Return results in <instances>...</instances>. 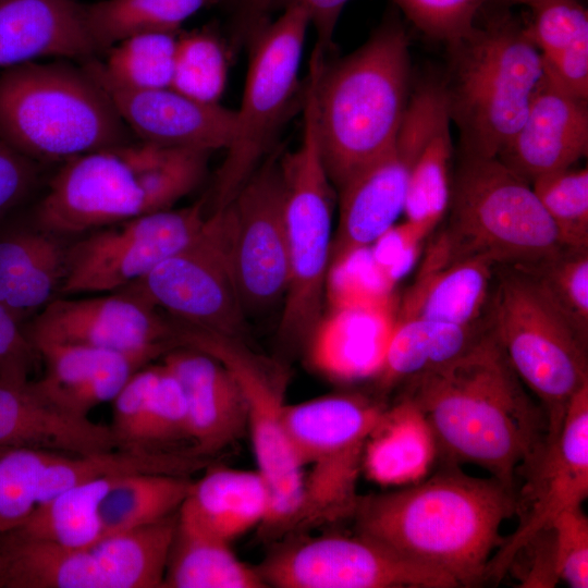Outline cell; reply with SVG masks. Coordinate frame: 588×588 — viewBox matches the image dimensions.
I'll return each mask as SVG.
<instances>
[{
  "label": "cell",
  "mask_w": 588,
  "mask_h": 588,
  "mask_svg": "<svg viewBox=\"0 0 588 588\" xmlns=\"http://www.w3.org/2000/svg\"><path fill=\"white\" fill-rule=\"evenodd\" d=\"M126 128L83 66L32 61L0 75V137L30 160L66 161L122 145Z\"/></svg>",
  "instance_id": "8992f818"
},
{
  "label": "cell",
  "mask_w": 588,
  "mask_h": 588,
  "mask_svg": "<svg viewBox=\"0 0 588 588\" xmlns=\"http://www.w3.org/2000/svg\"><path fill=\"white\" fill-rule=\"evenodd\" d=\"M224 209L230 260L246 316L284 299L290 281L279 154L265 158Z\"/></svg>",
  "instance_id": "9a60e30c"
},
{
  "label": "cell",
  "mask_w": 588,
  "mask_h": 588,
  "mask_svg": "<svg viewBox=\"0 0 588 588\" xmlns=\"http://www.w3.org/2000/svg\"><path fill=\"white\" fill-rule=\"evenodd\" d=\"M162 364L176 377L185 394L192 455L216 453L244 434L246 397L219 359L191 346H177L163 355Z\"/></svg>",
  "instance_id": "7402d4cb"
},
{
  "label": "cell",
  "mask_w": 588,
  "mask_h": 588,
  "mask_svg": "<svg viewBox=\"0 0 588 588\" xmlns=\"http://www.w3.org/2000/svg\"><path fill=\"white\" fill-rule=\"evenodd\" d=\"M517 490L519 523L490 559L485 581L498 583L516 552L588 497V383L572 397L560 431L525 473Z\"/></svg>",
  "instance_id": "d6986e66"
},
{
  "label": "cell",
  "mask_w": 588,
  "mask_h": 588,
  "mask_svg": "<svg viewBox=\"0 0 588 588\" xmlns=\"http://www.w3.org/2000/svg\"><path fill=\"white\" fill-rule=\"evenodd\" d=\"M499 267L489 326L523 384L540 401L549 444L560 431L572 397L588 383V338L531 272Z\"/></svg>",
  "instance_id": "ba28073f"
},
{
  "label": "cell",
  "mask_w": 588,
  "mask_h": 588,
  "mask_svg": "<svg viewBox=\"0 0 588 588\" xmlns=\"http://www.w3.org/2000/svg\"><path fill=\"white\" fill-rule=\"evenodd\" d=\"M218 0H100L84 4L98 51L136 34L176 33L199 10Z\"/></svg>",
  "instance_id": "74e56055"
},
{
  "label": "cell",
  "mask_w": 588,
  "mask_h": 588,
  "mask_svg": "<svg viewBox=\"0 0 588 588\" xmlns=\"http://www.w3.org/2000/svg\"><path fill=\"white\" fill-rule=\"evenodd\" d=\"M269 506V490L258 470L220 467L192 481L177 520L231 543L260 527Z\"/></svg>",
  "instance_id": "4316f807"
},
{
  "label": "cell",
  "mask_w": 588,
  "mask_h": 588,
  "mask_svg": "<svg viewBox=\"0 0 588 588\" xmlns=\"http://www.w3.org/2000/svg\"><path fill=\"white\" fill-rule=\"evenodd\" d=\"M393 285L372 260L370 247L353 250L332 261L324 294L331 308L392 302Z\"/></svg>",
  "instance_id": "f6af8a7d"
},
{
  "label": "cell",
  "mask_w": 588,
  "mask_h": 588,
  "mask_svg": "<svg viewBox=\"0 0 588 588\" xmlns=\"http://www.w3.org/2000/svg\"><path fill=\"white\" fill-rule=\"evenodd\" d=\"M199 462L198 456L180 453H132L120 450L86 455L53 453L41 479L39 504L98 477L136 473L182 475L196 468Z\"/></svg>",
  "instance_id": "8d00e7d4"
},
{
  "label": "cell",
  "mask_w": 588,
  "mask_h": 588,
  "mask_svg": "<svg viewBox=\"0 0 588 588\" xmlns=\"http://www.w3.org/2000/svg\"><path fill=\"white\" fill-rule=\"evenodd\" d=\"M387 406L359 394H330L284 407V426L305 470L293 529L354 515L365 444Z\"/></svg>",
  "instance_id": "30bf717a"
},
{
  "label": "cell",
  "mask_w": 588,
  "mask_h": 588,
  "mask_svg": "<svg viewBox=\"0 0 588 588\" xmlns=\"http://www.w3.org/2000/svg\"><path fill=\"white\" fill-rule=\"evenodd\" d=\"M450 114L443 115L425 140L409 173L406 220L431 229L448 211L451 195L453 145Z\"/></svg>",
  "instance_id": "f35d334b"
},
{
  "label": "cell",
  "mask_w": 588,
  "mask_h": 588,
  "mask_svg": "<svg viewBox=\"0 0 588 588\" xmlns=\"http://www.w3.org/2000/svg\"><path fill=\"white\" fill-rule=\"evenodd\" d=\"M83 68L103 89L125 125L143 142L211 152L230 146L235 110L193 99L172 87L134 89L111 79L100 61Z\"/></svg>",
  "instance_id": "ffe728a7"
},
{
  "label": "cell",
  "mask_w": 588,
  "mask_h": 588,
  "mask_svg": "<svg viewBox=\"0 0 588 588\" xmlns=\"http://www.w3.org/2000/svg\"><path fill=\"white\" fill-rule=\"evenodd\" d=\"M66 249L38 228L0 240V306L15 318L41 310L60 292Z\"/></svg>",
  "instance_id": "f1b7e54d"
},
{
  "label": "cell",
  "mask_w": 588,
  "mask_h": 588,
  "mask_svg": "<svg viewBox=\"0 0 588 588\" xmlns=\"http://www.w3.org/2000/svg\"><path fill=\"white\" fill-rule=\"evenodd\" d=\"M0 448L86 455L117 450V442L110 426L60 408L40 395L30 381H0Z\"/></svg>",
  "instance_id": "603a6c76"
},
{
  "label": "cell",
  "mask_w": 588,
  "mask_h": 588,
  "mask_svg": "<svg viewBox=\"0 0 588 588\" xmlns=\"http://www.w3.org/2000/svg\"><path fill=\"white\" fill-rule=\"evenodd\" d=\"M277 588H456L450 576L411 562L360 534L301 539L258 567Z\"/></svg>",
  "instance_id": "e0dca14e"
},
{
  "label": "cell",
  "mask_w": 588,
  "mask_h": 588,
  "mask_svg": "<svg viewBox=\"0 0 588 588\" xmlns=\"http://www.w3.org/2000/svg\"><path fill=\"white\" fill-rule=\"evenodd\" d=\"M441 83L462 152L495 158L523 123L544 75L541 53L525 24L509 14L476 26L449 45Z\"/></svg>",
  "instance_id": "5b68a950"
},
{
  "label": "cell",
  "mask_w": 588,
  "mask_h": 588,
  "mask_svg": "<svg viewBox=\"0 0 588 588\" xmlns=\"http://www.w3.org/2000/svg\"><path fill=\"white\" fill-rule=\"evenodd\" d=\"M36 355L35 346L21 332L16 318L0 306V381L13 384L28 382Z\"/></svg>",
  "instance_id": "816d5d0a"
},
{
  "label": "cell",
  "mask_w": 588,
  "mask_h": 588,
  "mask_svg": "<svg viewBox=\"0 0 588 588\" xmlns=\"http://www.w3.org/2000/svg\"><path fill=\"white\" fill-rule=\"evenodd\" d=\"M448 210L419 270L473 256L531 268L567 248L531 184L497 158L462 155Z\"/></svg>",
  "instance_id": "277c9868"
},
{
  "label": "cell",
  "mask_w": 588,
  "mask_h": 588,
  "mask_svg": "<svg viewBox=\"0 0 588 588\" xmlns=\"http://www.w3.org/2000/svg\"><path fill=\"white\" fill-rule=\"evenodd\" d=\"M34 177L32 160L0 137V213L27 193Z\"/></svg>",
  "instance_id": "f5cc1de1"
},
{
  "label": "cell",
  "mask_w": 588,
  "mask_h": 588,
  "mask_svg": "<svg viewBox=\"0 0 588 588\" xmlns=\"http://www.w3.org/2000/svg\"><path fill=\"white\" fill-rule=\"evenodd\" d=\"M487 0H393L424 35L446 46L466 37Z\"/></svg>",
  "instance_id": "7dc6e473"
},
{
  "label": "cell",
  "mask_w": 588,
  "mask_h": 588,
  "mask_svg": "<svg viewBox=\"0 0 588 588\" xmlns=\"http://www.w3.org/2000/svg\"><path fill=\"white\" fill-rule=\"evenodd\" d=\"M432 230L406 220L392 225L369 246L373 262L393 286L414 267L421 243Z\"/></svg>",
  "instance_id": "f907efd6"
},
{
  "label": "cell",
  "mask_w": 588,
  "mask_h": 588,
  "mask_svg": "<svg viewBox=\"0 0 588 588\" xmlns=\"http://www.w3.org/2000/svg\"><path fill=\"white\" fill-rule=\"evenodd\" d=\"M182 346L204 351L219 359L238 381L247 402V430L257 470L270 494V506L259 527L277 536L293 529L301 510L304 469L284 426V373L252 353L242 340L177 323Z\"/></svg>",
  "instance_id": "7c38bea8"
},
{
  "label": "cell",
  "mask_w": 588,
  "mask_h": 588,
  "mask_svg": "<svg viewBox=\"0 0 588 588\" xmlns=\"http://www.w3.org/2000/svg\"><path fill=\"white\" fill-rule=\"evenodd\" d=\"M98 49L84 3L76 0H0V68L42 57L90 59Z\"/></svg>",
  "instance_id": "d4e9b609"
},
{
  "label": "cell",
  "mask_w": 588,
  "mask_h": 588,
  "mask_svg": "<svg viewBox=\"0 0 588 588\" xmlns=\"http://www.w3.org/2000/svg\"><path fill=\"white\" fill-rule=\"evenodd\" d=\"M488 328L421 318L395 320L376 379L382 389H389L442 368L467 353Z\"/></svg>",
  "instance_id": "1f68e13d"
},
{
  "label": "cell",
  "mask_w": 588,
  "mask_h": 588,
  "mask_svg": "<svg viewBox=\"0 0 588 588\" xmlns=\"http://www.w3.org/2000/svg\"><path fill=\"white\" fill-rule=\"evenodd\" d=\"M45 372L32 387L60 408L82 417L96 406L112 402L146 359L106 350L35 343Z\"/></svg>",
  "instance_id": "cb8c5ba5"
},
{
  "label": "cell",
  "mask_w": 588,
  "mask_h": 588,
  "mask_svg": "<svg viewBox=\"0 0 588 588\" xmlns=\"http://www.w3.org/2000/svg\"><path fill=\"white\" fill-rule=\"evenodd\" d=\"M408 401L449 464H474L517 492L547 445V420L490 326L463 356L408 382Z\"/></svg>",
  "instance_id": "6da1fadb"
},
{
  "label": "cell",
  "mask_w": 588,
  "mask_h": 588,
  "mask_svg": "<svg viewBox=\"0 0 588 588\" xmlns=\"http://www.w3.org/2000/svg\"><path fill=\"white\" fill-rule=\"evenodd\" d=\"M258 567L241 561L230 542L200 532L176 518L162 588H262Z\"/></svg>",
  "instance_id": "836d02e7"
},
{
  "label": "cell",
  "mask_w": 588,
  "mask_h": 588,
  "mask_svg": "<svg viewBox=\"0 0 588 588\" xmlns=\"http://www.w3.org/2000/svg\"><path fill=\"white\" fill-rule=\"evenodd\" d=\"M408 36L384 22L350 56L321 68L316 88L323 163L340 188L394 145L409 101Z\"/></svg>",
  "instance_id": "3957f363"
},
{
  "label": "cell",
  "mask_w": 588,
  "mask_h": 588,
  "mask_svg": "<svg viewBox=\"0 0 588 588\" xmlns=\"http://www.w3.org/2000/svg\"><path fill=\"white\" fill-rule=\"evenodd\" d=\"M158 372L159 365H146L138 369L112 401L113 415L110 428L117 442V450L144 453V432Z\"/></svg>",
  "instance_id": "c3c4849f"
},
{
  "label": "cell",
  "mask_w": 588,
  "mask_h": 588,
  "mask_svg": "<svg viewBox=\"0 0 588 588\" xmlns=\"http://www.w3.org/2000/svg\"><path fill=\"white\" fill-rule=\"evenodd\" d=\"M182 198L170 147L125 143L66 160L37 206L36 228L59 237L83 234Z\"/></svg>",
  "instance_id": "52a82bcc"
},
{
  "label": "cell",
  "mask_w": 588,
  "mask_h": 588,
  "mask_svg": "<svg viewBox=\"0 0 588 588\" xmlns=\"http://www.w3.org/2000/svg\"><path fill=\"white\" fill-rule=\"evenodd\" d=\"M531 187L567 248H588V170L573 167L536 179Z\"/></svg>",
  "instance_id": "b9f144b4"
},
{
  "label": "cell",
  "mask_w": 588,
  "mask_h": 588,
  "mask_svg": "<svg viewBox=\"0 0 588 588\" xmlns=\"http://www.w3.org/2000/svg\"><path fill=\"white\" fill-rule=\"evenodd\" d=\"M393 303L331 308L306 342L310 365L334 380L379 373L394 328Z\"/></svg>",
  "instance_id": "484cf974"
},
{
  "label": "cell",
  "mask_w": 588,
  "mask_h": 588,
  "mask_svg": "<svg viewBox=\"0 0 588 588\" xmlns=\"http://www.w3.org/2000/svg\"><path fill=\"white\" fill-rule=\"evenodd\" d=\"M309 19L290 1L285 11L264 25L253 42L234 134L218 172L209 212L225 207L265 159L291 110Z\"/></svg>",
  "instance_id": "8fae6325"
},
{
  "label": "cell",
  "mask_w": 588,
  "mask_h": 588,
  "mask_svg": "<svg viewBox=\"0 0 588 588\" xmlns=\"http://www.w3.org/2000/svg\"><path fill=\"white\" fill-rule=\"evenodd\" d=\"M121 475L76 485L37 505L14 531L70 548H88L102 537L100 504Z\"/></svg>",
  "instance_id": "d590c367"
},
{
  "label": "cell",
  "mask_w": 588,
  "mask_h": 588,
  "mask_svg": "<svg viewBox=\"0 0 588 588\" xmlns=\"http://www.w3.org/2000/svg\"><path fill=\"white\" fill-rule=\"evenodd\" d=\"M548 295L584 336L588 338V248H564L531 268Z\"/></svg>",
  "instance_id": "ee69618b"
},
{
  "label": "cell",
  "mask_w": 588,
  "mask_h": 588,
  "mask_svg": "<svg viewBox=\"0 0 588 588\" xmlns=\"http://www.w3.org/2000/svg\"><path fill=\"white\" fill-rule=\"evenodd\" d=\"M559 580L571 588L588 587V517L581 505L561 513L551 525Z\"/></svg>",
  "instance_id": "681fc988"
},
{
  "label": "cell",
  "mask_w": 588,
  "mask_h": 588,
  "mask_svg": "<svg viewBox=\"0 0 588 588\" xmlns=\"http://www.w3.org/2000/svg\"><path fill=\"white\" fill-rule=\"evenodd\" d=\"M0 588H108L89 548L14 530L0 536Z\"/></svg>",
  "instance_id": "f546056e"
},
{
  "label": "cell",
  "mask_w": 588,
  "mask_h": 588,
  "mask_svg": "<svg viewBox=\"0 0 588 588\" xmlns=\"http://www.w3.org/2000/svg\"><path fill=\"white\" fill-rule=\"evenodd\" d=\"M310 70L304 97L299 146L280 157L284 195L290 281L279 332L284 341L305 343L321 319L330 267L333 192L318 134L316 88Z\"/></svg>",
  "instance_id": "9c48e42d"
},
{
  "label": "cell",
  "mask_w": 588,
  "mask_h": 588,
  "mask_svg": "<svg viewBox=\"0 0 588 588\" xmlns=\"http://www.w3.org/2000/svg\"><path fill=\"white\" fill-rule=\"evenodd\" d=\"M587 152V100L566 93L544 73L523 123L495 158L531 184L573 167Z\"/></svg>",
  "instance_id": "44dd1931"
},
{
  "label": "cell",
  "mask_w": 588,
  "mask_h": 588,
  "mask_svg": "<svg viewBox=\"0 0 588 588\" xmlns=\"http://www.w3.org/2000/svg\"><path fill=\"white\" fill-rule=\"evenodd\" d=\"M524 7L525 24L539 49L544 71L563 87L588 85V12L579 0H504Z\"/></svg>",
  "instance_id": "4dcf8cb0"
},
{
  "label": "cell",
  "mask_w": 588,
  "mask_h": 588,
  "mask_svg": "<svg viewBox=\"0 0 588 588\" xmlns=\"http://www.w3.org/2000/svg\"><path fill=\"white\" fill-rule=\"evenodd\" d=\"M192 481L182 475H121L105 495L99 518L102 537L161 520L177 513Z\"/></svg>",
  "instance_id": "e575fe53"
},
{
  "label": "cell",
  "mask_w": 588,
  "mask_h": 588,
  "mask_svg": "<svg viewBox=\"0 0 588 588\" xmlns=\"http://www.w3.org/2000/svg\"><path fill=\"white\" fill-rule=\"evenodd\" d=\"M516 513L515 490L446 463L419 483L360 497L354 515L358 534L460 587H474L485 583L504 538L501 527Z\"/></svg>",
  "instance_id": "7a4b0ae2"
},
{
  "label": "cell",
  "mask_w": 588,
  "mask_h": 588,
  "mask_svg": "<svg viewBox=\"0 0 588 588\" xmlns=\"http://www.w3.org/2000/svg\"><path fill=\"white\" fill-rule=\"evenodd\" d=\"M177 513L161 520L110 534L89 550L108 588H160L172 547Z\"/></svg>",
  "instance_id": "d6a6232c"
},
{
  "label": "cell",
  "mask_w": 588,
  "mask_h": 588,
  "mask_svg": "<svg viewBox=\"0 0 588 588\" xmlns=\"http://www.w3.org/2000/svg\"><path fill=\"white\" fill-rule=\"evenodd\" d=\"M125 289L181 323L238 340L247 332L223 209L208 213L203 230L189 244Z\"/></svg>",
  "instance_id": "4fadbf2b"
},
{
  "label": "cell",
  "mask_w": 588,
  "mask_h": 588,
  "mask_svg": "<svg viewBox=\"0 0 588 588\" xmlns=\"http://www.w3.org/2000/svg\"><path fill=\"white\" fill-rule=\"evenodd\" d=\"M139 356L151 363L180 346L176 328L137 293L123 289L91 296H61L37 315L29 336Z\"/></svg>",
  "instance_id": "ac0fdd59"
},
{
  "label": "cell",
  "mask_w": 588,
  "mask_h": 588,
  "mask_svg": "<svg viewBox=\"0 0 588 588\" xmlns=\"http://www.w3.org/2000/svg\"><path fill=\"white\" fill-rule=\"evenodd\" d=\"M282 0H244L242 26L250 38L269 22L271 12Z\"/></svg>",
  "instance_id": "11a10c76"
},
{
  "label": "cell",
  "mask_w": 588,
  "mask_h": 588,
  "mask_svg": "<svg viewBox=\"0 0 588 588\" xmlns=\"http://www.w3.org/2000/svg\"><path fill=\"white\" fill-rule=\"evenodd\" d=\"M53 453L0 448V536L21 526L39 504L41 479Z\"/></svg>",
  "instance_id": "7bdbcfd3"
},
{
  "label": "cell",
  "mask_w": 588,
  "mask_h": 588,
  "mask_svg": "<svg viewBox=\"0 0 588 588\" xmlns=\"http://www.w3.org/2000/svg\"><path fill=\"white\" fill-rule=\"evenodd\" d=\"M185 440L191 442L185 394L176 377L161 364L146 421L143 452L167 453L162 446Z\"/></svg>",
  "instance_id": "bcb514c9"
},
{
  "label": "cell",
  "mask_w": 588,
  "mask_h": 588,
  "mask_svg": "<svg viewBox=\"0 0 588 588\" xmlns=\"http://www.w3.org/2000/svg\"><path fill=\"white\" fill-rule=\"evenodd\" d=\"M177 34L151 32L127 37L108 49L101 66L115 83L134 89L171 86Z\"/></svg>",
  "instance_id": "ab89813d"
},
{
  "label": "cell",
  "mask_w": 588,
  "mask_h": 588,
  "mask_svg": "<svg viewBox=\"0 0 588 588\" xmlns=\"http://www.w3.org/2000/svg\"><path fill=\"white\" fill-rule=\"evenodd\" d=\"M228 57L207 32L177 36L171 86L198 101L219 103L226 85Z\"/></svg>",
  "instance_id": "60d3db41"
},
{
  "label": "cell",
  "mask_w": 588,
  "mask_h": 588,
  "mask_svg": "<svg viewBox=\"0 0 588 588\" xmlns=\"http://www.w3.org/2000/svg\"><path fill=\"white\" fill-rule=\"evenodd\" d=\"M306 11L309 25L316 32V46L324 53L331 48L340 15L350 0H290ZM289 1V2H290Z\"/></svg>",
  "instance_id": "db71d44e"
},
{
  "label": "cell",
  "mask_w": 588,
  "mask_h": 588,
  "mask_svg": "<svg viewBox=\"0 0 588 588\" xmlns=\"http://www.w3.org/2000/svg\"><path fill=\"white\" fill-rule=\"evenodd\" d=\"M208 217L207 199L102 226L66 249L63 296L123 290L189 244Z\"/></svg>",
  "instance_id": "5bb4252c"
},
{
  "label": "cell",
  "mask_w": 588,
  "mask_h": 588,
  "mask_svg": "<svg viewBox=\"0 0 588 588\" xmlns=\"http://www.w3.org/2000/svg\"><path fill=\"white\" fill-rule=\"evenodd\" d=\"M497 267L487 257L473 256L419 270L401 301L395 320L421 318L463 327L482 326L479 320L490 303Z\"/></svg>",
  "instance_id": "83f0119b"
},
{
  "label": "cell",
  "mask_w": 588,
  "mask_h": 588,
  "mask_svg": "<svg viewBox=\"0 0 588 588\" xmlns=\"http://www.w3.org/2000/svg\"><path fill=\"white\" fill-rule=\"evenodd\" d=\"M444 112V99L434 87L424 85L415 90L391 149L339 188V225L330 264L369 247L394 225L404 211L411 169Z\"/></svg>",
  "instance_id": "2e32d148"
}]
</instances>
